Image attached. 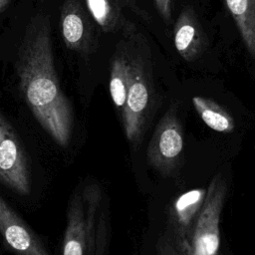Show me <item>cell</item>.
I'll return each mask as SVG.
<instances>
[{
	"label": "cell",
	"mask_w": 255,
	"mask_h": 255,
	"mask_svg": "<svg viewBox=\"0 0 255 255\" xmlns=\"http://www.w3.org/2000/svg\"><path fill=\"white\" fill-rule=\"evenodd\" d=\"M21 94L41 127L63 147L71 139L74 113L63 93L55 66L50 18H31L15 62Z\"/></svg>",
	"instance_id": "obj_1"
},
{
	"label": "cell",
	"mask_w": 255,
	"mask_h": 255,
	"mask_svg": "<svg viewBox=\"0 0 255 255\" xmlns=\"http://www.w3.org/2000/svg\"><path fill=\"white\" fill-rule=\"evenodd\" d=\"M102 204L103 194L97 184H87L73 193L62 255H105L107 225Z\"/></svg>",
	"instance_id": "obj_2"
},
{
	"label": "cell",
	"mask_w": 255,
	"mask_h": 255,
	"mask_svg": "<svg viewBox=\"0 0 255 255\" xmlns=\"http://www.w3.org/2000/svg\"><path fill=\"white\" fill-rule=\"evenodd\" d=\"M226 194V179L218 172L206 189V196L192 231L189 255H217L220 245L219 220Z\"/></svg>",
	"instance_id": "obj_3"
},
{
	"label": "cell",
	"mask_w": 255,
	"mask_h": 255,
	"mask_svg": "<svg viewBox=\"0 0 255 255\" xmlns=\"http://www.w3.org/2000/svg\"><path fill=\"white\" fill-rule=\"evenodd\" d=\"M182 149V127L177 116V108L172 105L159 120L151 135L146 159L162 176H169L179 165Z\"/></svg>",
	"instance_id": "obj_4"
},
{
	"label": "cell",
	"mask_w": 255,
	"mask_h": 255,
	"mask_svg": "<svg viewBox=\"0 0 255 255\" xmlns=\"http://www.w3.org/2000/svg\"><path fill=\"white\" fill-rule=\"evenodd\" d=\"M130 66L131 77L122 117L127 138L131 143H136L143 133L149 116L152 87L140 58H130Z\"/></svg>",
	"instance_id": "obj_5"
},
{
	"label": "cell",
	"mask_w": 255,
	"mask_h": 255,
	"mask_svg": "<svg viewBox=\"0 0 255 255\" xmlns=\"http://www.w3.org/2000/svg\"><path fill=\"white\" fill-rule=\"evenodd\" d=\"M98 29L84 0L62 2L60 30L67 49L84 57L92 55L98 47Z\"/></svg>",
	"instance_id": "obj_6"
},
{
	"label": "cell",
	"mask_w": 255,
	"mask_h": 255,
	"mask_svg": "<svg viewBox=\"0 0 255 255\" xmlns=\"http://www.w3.org/2000/svg\"><path fill=\"white\" fill-rule=\"evenodd\" d=\"M0 181L21 195L31 191L26 154L10 123L0 111Z\"/></svg>",
	"instance_id": "obj_7"
},
{
	"label": "cell",
	"mask_w": 255,
	"mask_h": 255,
	"mask_svg": "<svg viewBox=\"0 0 255 255\" xmlns=\"http://www.w3.org/2000/svg\"><path fill=\"white\" fill-rule=\"evenodd\" d=\"M205 196V188H194L181 193L170 204L166 233L184 255H189L192 231Z\"/></svg>",
	"instance_id": "obj_8"
},
{
	"label": "cell",
	"mask_w": 255,
	"mask_h": 255,
	"mask_svg": "<svg viewBox=\"0 0 255 255\" xmlns=\"http://www.w3.org/2000/svg\"><path fill=\"white\" fill-rule=\"evenodd\" d=\"M84 2L104 33H121L126 37L132 35L135 27L127 17V12H131L144 20L148 19V14L136 5L135 0H84Z\"/></svg>",
	"instance_id": "obj_9"
},
{
	"label": "cell",
	"mask_w": 255,
	"mask_h": 255,
	"mask_svg": "<svg viewBox=\"0 0 255 255\" xmlns=\"http://www.w3.org/2000/svg\"><path fill=\"white\" fill-rule=\"evenodd\" d=\"M0 234L18 255H50L41 240L0 196Z\"/></svg>",
	"instance_id": "obj_10"
},
{
	"label": "cell",
	"mask_w": 255,
	"mask_h": 255,
	"mask_svg": "<svg viewBox=\"0 0 255 255\" xmlns=\"http://www.w3.org/2000/svg\"><path fill=\"white\" fill-rule=\"evenodd\" d=\"M173 39L175 49L183 60L192 62L203 49V36L196 15L190 7H185L177 17Z\"/></svg>",
	"instance_id": "obj_11"
},
{
	"label": "cell",
	"mask_w": 255,
	"mask_h": 255,
	"mask_svg": "<svg viewBox=\"0 0 255 255\" xmlns=\"http://www.w3.org/2000/svg\"><path fill=\"white\" fill-rule=\"evenodd\" d=\"M242 40L255 60V0H225Z\"/></svg>",
	"instance_id": "obj_12"
},
{
	"label": "cell",
	"mask_w": 255,
	"mask_h": 255,
	"mask_svg": "<svg viewBox=\"0 0 255 255\" xmlns=\"http://www.w3.org/2000/svg\"><path fill=\"white\" fill-rule=\"evenodd\" d=\"M131 77L130 58L126 52L117 51L111 62L110 94L115 106L123 110Z\"/></svg>",
	"instance_id": "obj_13"
},
{
	"label": "cell",
	"mask_w": 255,
	"mask_h": 255,
	"mask_svg": "<svg viewBox=\"0 0 255 255\" xmlns=\"http://www.w3.org/2000/svg\"><path fill=\"white\" fill-rule=\"evenodd\" d=\"M192 104L200 119L211 129L218 132H231L234 129L231 115L213 100L195 96L192 98Z\"/></svg>",
	"instance_id": "obj_14"
},
{
	"label": "cell",
	"mask_w": 255,
	"mask_h": 255,
	"mask_svg": "<svg viewBox=\"0 0 255 255\" xmlns=\"http://www.w3.org/2000/svg\"><path fill=\"white\" fill-rule=\"evenodd\" d=\"M156 255H184L172 238L165 232L157 240Z\"/></svg>",
	"instance_id": "obj_15"
},
{
	"label": "cell",
	"mask_w": 255,
	"mask_h": 255,
	"mask_svg": "<svg viewBox=\"0 0 255 255\" xmlns=\"http://www.w3.org/2000/svg\"><path fill=\"white\" fill-rule=\"evenodd\" d=\"M155 8L157 9L160 16L168 21L171 15V0H153Z\"/></svg>",
	"instance_id": "obj_16"
},
{
	"label": "cell",
	"mask_w": 255,
	"mask_h": 255,
	"mask_svg": "<svg viewBox=\"0 0 255 255\" xmlns=\"http://www.w3.org/2000/svg\"><path fill=\"white\" fill-rule=\"evenodd\" d=\"M10 1L11 0H0V12L5 10L8 7V5L10 4Z\"/></svg>",
	"instance_id": "obj_17"
}]
</instances>
